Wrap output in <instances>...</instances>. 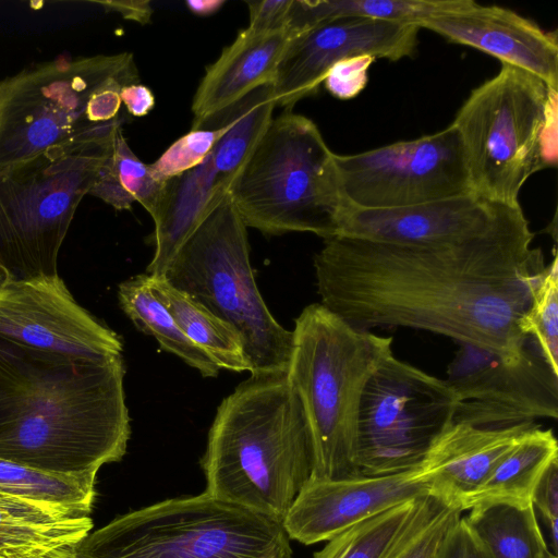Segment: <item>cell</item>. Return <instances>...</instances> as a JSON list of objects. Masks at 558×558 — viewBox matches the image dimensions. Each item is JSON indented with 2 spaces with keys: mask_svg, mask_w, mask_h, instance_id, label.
I'll return each instance as SVG.
<instances>
[{
  "mask_svg": "<svg viewBox=\"0 0 558 558\" xmlns=\"http://www.w3.org/2000/svg\"><path fill=\"white\" fill-rule=\"evenodd\" d=\"M420 29L408 22L340 19L293 35L272 82L277 106L291 111L301 99L315 94L330 68L343 59L368 54L398 61L411 57Z\"/></svg>",
  "mask_w": 558,
  "mask_h": 558,
  "instance_id": "obj_15",
  "label": "cell"
},
{
  "mask_svg": "<svg viewBox=\"0 0 558 558\" xmlns=\"http://www.w3.org/2000/svg\"><path fill=\"white\" fill-rule=\"evenodd\" d=\"M229 125L228 120H222L210 129H191L190 132L174 141L155 162L149 165L154 178L166 183L201 165L227 132Z\"/></svg>",
  "mask_w": 558,
  "mask_h": 558,
  "instance_id": "obj_33",
  "label": "cell"
},
{
  "mask_svg": "<svg viewBox=\"0 0 558 558\" xmlns=\"http://www.w3.org/2000/svg\"><path fill=\"white\" fill-rule=\"evenodd\" d=\"M0 337L88 359L117 356L123 350L120 336L81 306L59 275L2 284Z\"/></svg>",
  "mask_w": 558,
  "mask_h": 558,
  "instance_id": "obj_14",
  "label": "cell"
},
{
  "mask_svg": "<svg viewBox=\"0 0 558 558\" xmlns=\"http://www.w3.org/2000/svg\"><path fill=\"white\" fill-rule=\"evenodd\" d=\"M286 376L307 422L311 478L361 475L357 466V414L364 386L392 353V338L355 328L320 303L295 319Z\"/></svg>",
  "mask_w": 558,
  "mask_h": 558,
  "instance_id": "obj_5",
  "label": "cell"
},
{
  "mask_svg": "<svg viewBox=\"0 0 558 558\" xmlns=\"http://www.w3.org/2000/svg\"><path fill=\"white\" fill-rule=\"evenodd\" d=\"M72 548L60 550L59 553L53 555L51 558H74L73 554H72Z\"/></svg>",
  "mask_w": 558,
  "mask_h": 558,
  "instance_id": "obj_41",
  "label": "cell"
},
{
  "mask_svg": "<svg viewBox=\"0 0 558 558\" xmlns=\"http://www.w3.org/2000/svg\"><path fill=\"white\" fill-rule=\"evenodd\" d=\"M92 530L87 514L0 495V558H50Z\"/></svg>",
  "mask_w": 558,
  "mask_h": 558,
  "instance_id": "obj_22",
  "label": "cell"
},
{
  "mask_svg": "<svg viewBox=\"0 0 558 558\" xmlns=\"http://www.w3.org/2000/svg\"><path fill=\"white\" fill-rule=\"evenodd\" d=\"M473 0H292L287 29L293 35L340 19H373L418 24L461 11Z\"/></svg>",
  "mask_w": 558,
  "mask_h": 558,
  "instance_id": "obj_24",
  "label": "cell"
},
{
  "mask_svg": "<svg viewBox=\"0 0 558 558\" xmlns=\"http://www.w3.org/2000/svg\"><path fill=\"white\" fill-rule=\"evenodd\" d=\"M520 331L534 340L550 368L558 374V258L545 266L527 310L518 322Z\"/></svg>",
  "mask_w": 558,
  "mask_h": 558,
  "instance_id": "obj_32",
  "label": "cell"
},
{
  "mask_svg": "<svg viewBox=\"0 0 558 558\" xmlns=\"http://www.w3.org/2000/svg\"><path fill=\"white\" fill-rule=\"evenodd\" d=\"M122 105L134 117L148 114L155 106V96L149 87L138 83L129 84L120 92Z\"/></svg>",
  "mask_w": 558,
  "mask_h": 558,
  "instance_id": "obj_38",
  "label": "cell"
},
{
  "mask_svg": "<svg viewBox=\"0 0 558 558\" xmlns=\"http://www.w3.org/2000/svg\"><path fill=\"white\" fill-rule=\"evenodd\" d=\"M119 304L142 332L154 337L160 347L197 369L204 377H216L220 367L181 330L167 307L154 294L149 276L138 275L118 287Z\"/></svg>",
  "mask_w": 558,
  "mask_h": 558,
  "instance_id": "obj_26",
  "label": "cell"
},
{
  "mask_svg": "<svg viewBox=\"0 0 558 558\" xmlns=\"http://www.w3.org/2000/svg\"><path fill=\"white\" fill-rule=\"evenodd\" d=\"M536 423L488 428L452 423L430 445L421 465L429 495L459 509Z\"/></svg>",
  "mask_w": 558,
  "mask_h": 558,
  "instance_id": "obj_19",
  "label": "cell"
},
{
  "mask_svg": "<svg viewBox=\"0 0 558 558\" xmlns=\"http://www.w3.org/2000/svg\"><path fill=\"white\" fill-rule=\"evenodd\" d=\"M121 355L88 359L0 337V459L54 474H97L131 435Z\"/></svg>",
  "mask_w": 558,
  "mask_h": 558,
  "instance_id": "obj_2",
  "label": "cell"
},
{
  "mask_svg": "<svg viewBox=\"0 0 558 558\" xmlns=\"http://www.w3.org/2000/svg\"><path fill=\"white\" fill-rule=\"evenodd\" d=\"M7 277L4 276V274L0 270V288L2 287V284L7 281Z\"/></svg>",
  "mask_w": 558,
  "mask_h": 558,
  "instance_id": "obj_43",
  "label": "cell"
},
{
  "mask_svg": "<svg viewBox=\"0 0 558 558\" xmlns=\"http://www.w3.org/2000/svg\"><path fill=\"white\" fill-rule=\"evenodd\" d=\"M525 218L451 245L337 235L314 257L320 304L355 328L409 327L518 361V322L545 268Z\"/></svg>",
  "mask_w": 558,
  "mask_h": 558,
  "instance_id": "obj_1",
  "label": "cell"
},
{
  "mask_svg": "<svg viewBox=\"0 0 558 558\" xmlns=\"http://www.w3.org/2000/svg\"><path fill=\"white\" fill-rule=\"evenodd\" d=\"M51 558V557H50Z\"/></svg>",
  "mask_w": 558,
  "mask_h": 558,
  "instance_id": "obj_44",
  "label": "cell"
},
{
  "mask_svg": "<svg viewBox=\"0 0 558 558\" xmlns=\"http://www.w3.org/2000/svg\"><path fill=\"white\" fill-rule=\"evenodd\" d=\"M111 141L52 147L0 169V270L8 280L58 275L61 245Z\"/></svg>",
  "mask_w": 558,
  "mask_h": 558,
  "instance_id": "obj_10",
  "label": "cell"
},
{
  "mask_svg": "<svg viewBox=\"0 0 558 558\" xmlns=\"http://www.w3.org/2000/svg\"><path fill=\"white\" fill-rule=\"evenodd\" d=\"M429 495L420 469L337 480L310 478L282 520L289 538L305 545L329 541L397 505Z\"/></svg>",
  "mask_w": 558,
  "mask_h": 558,
  "instance_id": "obj_17",
  "label": "cell"
},
{
  "mask_svg": "<svg viewBox=\"0 0 558 558\" xmlns=\"http://www.w3.org/2000/svg\"><path fill=\"white\" fill-rule=\"evenodd\" d=\"M149 283L183 333L220 368L248 372L241 339L230 325L170 286L162 276H149Z\"/></svg>",
  "mask_w": 558,
  "mask_h": 558,
  "instance_id": "obj_25",
  "label": "cell"
},
{
  "mask_svg": "<svg viewBox=\"0 0 558 558\" xmlns=\"http://www.w3.org/2000/svg\"><path fill=\"white\" fill-rule=\"evenodd\" d=\"M231 181L215 166L210 154L195 168L166 182L155 223V253L146 268L162 276L183 242L206 213L229 192Z\"/></svg>",
  "mask_w": 558,
  "mask_h": 558,
  "instance_id": "obj_21",
  "label": "cell"
},
{
  "mask_svg": "<svg viewBox=\"0 0 558 558\" xmlns=\"http://www.w3.org/2000/svg\"><path fill=\"white\" fill-rule=\"evenodd\" d=\"M456 398L444 379L388 356L366 381L357 414L361 475L417 469L453 422Z\"/></svg>",
  "mask_w": 558,
  "mask_h": 558,
  "instance_id": "obj_11",
  "label": "cell"
},
{
  "mask_svg": "<svg viewBox=\"0 0 558 558\" xmlns=\"http://www.w3.org/2000/svg\"><path fill=\"white\" fill-rule=\"evenodd\" d=\"M131 52L59 56L0 80V169L46 149L109 143L123 86L138 83Z\"/></svg>",
  "mask_w": 558,
  "mask_h": 558,
  "instance_id": "obj_4",
  "label": "cell"
},
{
  "mask_svg": "<svg viewBox=\"0 0 558 558\" xmlns=\"http://www.w3.org/2000/svg\"><path fill=\"white\" fill-rule=\"evenodd\" d=\"M436 558L493 557L461 515L444 539Z\"/></svg>",
  "mask_w": 558,
  "mask_h": 558,
  "instance_id": "obj_36",
  "label": "cell"
},
{
  "mask_svg": "<svg viewBox=\"0 0 558 558\" xmlns=\"http://www.w3.org/2000/svg\"><path fill=\"white\" fill-rule=\"evenodd\" d=\"M523 218L520 204L500 203L471 192L398 209H364L348 204L339 217L337 235L407 245H451Z\"/></svg>",
  "mask_w": 558,
  "mask_h": 558,
  "instance_id": "obj_16",
  "label": "cell"
},
{
  "mask_svg": "<svg viewBox=\"0 0 558 558\" xmlns=\"http://www.w3.org/2000/svg\"><path fill=\"white\" fill-rule=\"evenodd\" d=\"M417 499L397 505L327 541L313 558H383L411 518Z\"/></svg>",
  "mask_w": 558,
  "mask_h": 558,
  "instance_id": "obj_30",
  "label": "cell"
},
{
  "mask_svg": "<svg viewBox=\"0 0 558 558\" xmlns=\"http://www.w3.org/2000/svg\"><path fill=\"white\" fill-rule=\"evenodd\" d=\"M250 22L253 32L287 29L288 14L292 0L248 1Z\"/></svg>",
  "mask_w": 558,
  "mask_h": 558,
  "instance_id": "obj_37",
  "label": "cell"
},
{
  "mask_svg": "<svg viewBox=\"0 0 558 558\" xmlns=\"http://www.w3.org/2000/svg\"><path fill=\"white\" fill-rule=\"evenodd\" d=\"M293 35L288 29L241 31L203 76L192 101V130L227 111L255 88L272 83Z\"/></svg>",
  "mask_w": 558,
  "mask_h": 558,
  "instance_id": "obj_20",
  "label": "cell"
},
{
  "mask_svg": "<svg viewBox=\"0 0 558 558\" xmlns=\"http://www.w3.org/2000/svg\"><path fill=\"white\" fill-rule=\"evenodd\" d=\"M555 460H558V444L553 430L536 425L515 444L469 497L463 511L486 502L531 506L539 478Z\"/></svg>",
  "mask_w": 558,
  "mask_h": 558,
  "instance_id": "obj_23",
  "label": "cell"
},
{
  "mask_svg": "<svg viewBox=\"0 0 558 558\" xmlns=\"http://www.w3.org/2000/svg\"><path fill=\"white\" fill-rule=\"evenodd\" d=\"M445 381L456 398L452 423L500 428L558 417V374L530 337L515 362L460 344Z\"/></svg>",
  "mask_w": 558,
  "mask_h": 558,
  "instance_id": "obj_13",
  "label": "cell"
},
{
  "mask_svg": "<svg viewBox=\"0 0 558 558\" xmlns=\"http://www.w3.org/2000/svg\"><path fill=\"white\" fill-rule=\"evenodd\" d=\"M106 11L119 13L123 19L142 24L148 23L153 14L149 1H93Z\"/></svg>",
  "mask_w": 558,
  "mask_h": 558,
  "instance_id": "obj_39",
  "label": "cell"
},
{
  "mask_svg": "<svg viewBox=\"0 0 558 558\" xmlns=\"http://www.w3.org/2000/svg\"><path fill=\"white\" fill-rule=\"evenodd\" d=\"M535 512L545 523L550 541V551L558 550V460L553 461L539 478L532 497Z\"/></svg>",
  "mask_w": 558,
  "mask_h": 558,
  "instance_id": "obj_35",
  "label": "cell"
},
{
  "mask_svg": "<svg viewBox=\"0 0 558 558\" xmlns=\"http://www.w3.org/2000/svg\"><path fill=\"white\" fill-rule=\"evenodd\" d=\"M74 558H292L282 522L207 493L167 499L90 531Z\"/></svg>",
  "mask_w": 558,
  "mask_h": 558,
  "instance_id": "obj_9",
  "label": "cell"
},
{
  "mask_svg": "<svg viewBox=\"0 0 558 558\" xmlns=\"http://www.w3.org/2000/svg\"><path fill=\"white\" fill-rule=\"evenodd\" d=\"M376 59L368 54L354 56L333 64L323 83L333 97L348 100L357 96L368 81V69Z\"/></svg>",
  "mask_w": 558,
  "mask_h": 558,
  "instance_id": "obj_34",
  "label": "cell"
},
{
  "mask_svg": "<svg viewBox=\"0 0 558 558\" xmlns=\"http://www.w3.org/2000/svg\"><path fill=\"white\" fill-rule=\"evenodd\" d=\"M542 558H558V556H557V555H555V554H553V553L549 550V548H547V549L544 551V554H543Z\"/></svg>",
  "mask_w": 558,
  "mask_h": 558,
  "instance_id": "obj_42",
  "label": "cell"
},
{
  "mask_svg": "<svg viewBox=\"0 0 558 558\" xmlns=\"http://www.w3.org/2000/svg\"><path fill=\"white\" fill-rule=\"evenodd\" d=\"M226 3L225 0H189L185 1V5L187 9L198 15V16H208L221 9V7Z\"/></svg>",
  "mask_w": 558,
  "mask_h": 558,
  "instance_id": "obj_40",
  "label": "cell"
},
{
  "mask_svg": "<svg viewBox=\"0 0 558 558\" xmlns=\"http://www.w3.org/2000/svg\"><path fill=\"white\" fill-rule=\"evenodd\" d=\"M95 473L54 474L0 459V495L89 515Z\"/></svg>",
  "mask_w": 558,
  "mask_h": 558,
  "instance_id": "obj_29",
  "label": "cell"
},
{
  "mask_svg": "<svg viewBox=\"0 0 558 558\" xmlns=\"http://www.w3.org/2000/svg\"><path fill=\"white\" fill-rule=\"evenodd\" d=\"M451 43L473 47L525 70L558 90V41L556 33L542 29L535 22L499 5L472 1L461 11L421 21Z\"/></svg>",
  "mask_w": 558,
  "mask_h": 558,
  "instance_id": "obj_18",
  "label": "cell"
},
{
  "mask_svg": "<svg viewBox=\"0 0 558 558\" xmlns=\"http://www.w3.org/2000/svg\"><path fill=\"white\" fill-rule=\"evenodd\" d=\"M201 465L205 493L282 522L313 471L307 422L286 374L251 377L221 401Z\"/></svg>",
  "mask_w": 558,
  "mask_h": 558,
  "instance_id": "obj_3",
  "label": "cell"
},
{
  "mask_svg": "<svg viewBox=\"0 0 558 558\" xmlns=\"http://www.w3.org/2000/svg\"><path fill=\"white\" fill-rule=\"evenodd\" d=\"M493 558H542L548 548L533 505H475L464 517Z\"/></svg>",
  "mask_w": 558,
  "mask_h": 558,
  "instance_id": "obj_28",
  "label": "cell"
},
{
  "mask_svg": "<svg viewBox=\"0 0 558 558\" xmlns=\"http://www.w3.org/2000/svg\"><path fill=\"white\" fill-rule=\"evenodd\" d=\"M350 206L398 209L472 192L464 153L450 124L436 133L335 156Z\"/></svg>",
  "mask_w": 558,
  "mask_h": 558,
  "instance_id": "obj_12",
  "label": "cell"
},
{
  "mask_svg": "<svg viewBox=\"0 0 558 558\" xmlns=\"http://www.w3.org/2000/svg\"><path fill=\"white\" fill-rule=\"evenodd\" d=\"M247 227L229 193L183 242L162 277L239 335L251 377L288 371L293 332L270 314L250 263Z\"/></svg>",
  "mask_w": 558,
  "mask_h": 558,
  "instance_id": "obj_8",
  "label": "cell"
},
{
  "mask_svg": "<svg viewBox=\"0 0 558 558\" xmlns=\"http://www.w3.org/2000/svg\"><path fill=\"white\" fill-rule=\"evenodd\" d=\"M165 185L154 178L149 165L132 151L120 128L105 153L88 194L117 210H129L137 202L153 218Z\"/></svg>",
  "mask_w": 558,
  "mask_h": 558,
  "instance_id": "obj_27",
  "label": "cell"
},
{
  "mask_svg": "<svg viewBox=\"0 0 558 558\" xmlns=\"http://www.w3.org/2000/svg\"><path fill=\"white\" fill-rule=\"evenodd\" d=\"M335 156L310 118L292 110L272 118L228 192L245 226L336 236L348 203Z\"/></svg>",
  "mask_w": 558,
  "mask_h": 558,
  "instance_id": "obj_7",
  "label": "cell"
},
{
  "mask_svg": "<svg viewBox=\"0 0 558 558\" xmlns=\"http://www.w3.org/2000/svg\"><path fill=\"white\" fill-rule=\"evenodd\" d=\"M557 97L538 76L507 63L471 92L451 125L473 193L519 204L525 182L556 166Z\"/></svg>",
  "mask_w": 558,
  "mask_h": 558,
  "instance_id": "obj_6",
  "label": "cell"
},
{
  "mask_svg": "<svg viewBox=\"0 0 558 558\" xmlns=\"http://www.w3.org/2000/svg\"><path fill=\"white\" fill-rule=\"evenodd\" d=\"M461 513L432 495L421 497L407 525L383 558H436Z\"/></svg>",
  "mask_w": 558,
  "mask_h": 558,
  "instance_id": "obj_31",
  "label": "cell"
}]
</instances>
